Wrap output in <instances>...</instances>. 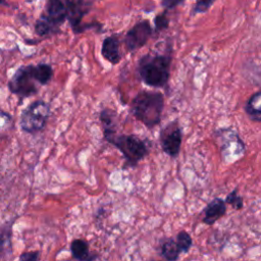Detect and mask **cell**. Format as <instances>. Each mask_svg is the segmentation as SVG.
Segmentation results:
<instances>
[{
    "label": "cell",
    "mask_w": 261,
    "mask_h": 261,
    "mask_svg": "<svg viewBox=\"0 0 261 261\" xmlns=\"http://www.w3.org/2000/svg\"><path fill=\"white\" fill-rule=\"evenodd\" d=\"M91 7V0H49L43 15L56 28L67 19L73 32L79 34L82 33L81 21Z\"/></svg>",
    "instance_id": "6da1fadb"
},
{
    "label": "cell",
    "mask_w": 261,
    "mask_h": 261,
    "mask_svg": "<svg viewBox=\"0 0 261 261\" xmlns=\"http://www.w3.org/2000/svg\"><path fill=\"white\" fill-rule=\"evenodd\" d=\"M164 96L159 91H140L130 102V111L146 127L153 128L161 122Z\"/></svg>",
    "instance_id": "7a4b0ae2"
},
{
    "label": "cell",
    "mask_w": 261,
    "mask_h": 261,
    "mask_svg": "<svg viewBox=\"0 0 261 261\" xmlns=\"http://www.w3.org/2000/svg\"><path fill=\"white\" fill-rule=\"evenodd\" d=\"M171 56L169 54H151L142 56L138 63V72L142 82L152 88H163L170 76Z\"/></svg>",
    "instance_id": "3957f363"
},
{
    "label": "cell",
    "mask_w": 261,
    "mask_h": 261,
    "mask_svg": "<svg viewBox=\"0 0 261 261\" xmlns=\"http://www.w3.org/2000/svg\"><path fill=\"white\" fill-rule=\"evenodd\" d=\"M123 155L127 166L134 167L150 152L147 143L137 135H114L107 140Z\"/></svg>",
    "instance_id": "277c9868"
},
{
    "label": "cell",
    "mask_w": 261,
    "mask_h": 261,
    "mask_svg": "<svg viewBox=\"0 0 261 261\" xmlns=\"http://www.w3.org/2000/svg\"><path fill=\"white\" fill-rule=\"evenodd\" d=\"M50 115V105L43 101L37 100L31 103L21 112L19 125L25 133H38L44 129Z\"/></svg>",
    "instance_id": "5b68a950"
},
{
    "label": "cell",
    "mask_w": 261,
    "mask_h": 261,
    "mask_svg": "<svg viewBox=\"0 0 261 261\" xmlns=\"http://www.w3.org/2000/svg\"><path fill=\"white\" fill-rule=\"evenodd\" d=\"M37 84L39 83L34 76L33 64L23 65L16 69L8 82V89L19 98H27L38 93Z\"/></svg>",
    "instance_id": "8992f818"
},
{
    "label": "cell",
    "mask_w": 261,
    "mask_h": 261,
    "mask_svg": "<svg viewBox=\"0 0 261 261\" xmlns=\"http://www.w3.org/2000/svg\"><path fill=\"white\" fill-rule=\"evenodd\" d=\"M159 143L165 154L171 158L177 157L182 143V130L177 119L171 120L161 128Z\"/></svg>",
    "instance_id": "52a82bcc"
},
{
    "label": "cell",
    "mask_w": 261,
    "mask_h": 261,
    "mask_svg": "<svg viewBox=\"0 0 261 261\" xmlns=\"http://www.w3.org/2000/svg\"><path fill=\"white\" fill-rule=\"evenodd\" d=\"M153 34V28L149 20L144 19L137 22L127 31L124 37V45L128 52H134L147 44Z\"/></svg>",
    "instance_id": "ba28073f"
},
{
    "label": "cell",
    "mask_w": 261,
    "mask_h": 261,
    "mask_svg": "<svg viewBox=\"0 0 261 261\" xmlns=\"http://www.w3.org/2000/svg\"><path fill=\"white\" fill-rule=\"evenodd\" d=\"M228 141L226 140V138L222 135V137L220 139H222V144H221V154L222 156L224 157V159L226 161H233V158H232V152H231V149L233 151V154L234 156L237 157V159L242 156V154L244 153V150H245V146H244V143L243 141L241 140V138L239 137V135L233 132V130H228Z\"/></svg>",
    "instance_id": "9c48e42d"
},
{
    "label": "cell",
    "mask_w": 261,
    "mask_h": 261,
    "mask_svg": "<svg viewBox=\"0 0 261 261\" xmlns=\"http://www.w3.org/2000/svg\"><path fill=\"white\" fill-rule=\"evenodd\" d=\"M204 217L202 221L207 225L214 224L226 213V202L221 198H214L204 209Z\"/></svg>",
    "instance_id": "30bf717a"
},
{
    "label": "cell",
    "mask_w": 261,
    "mask_h": 261,
    "mask_svg": "<svg viewBox=\"0 0 261 261\" xmlns=\"http://www.w3.org/2000/svg\"><path fill=\"white\" fill-rule=\"evenodd\" d=\"M101 54L105 60L115 65L121 60L119 49V39L117 36H109L103 40L101 47Z\"/></svg>",
    "instance_id": "8fae6325"
},
{
    "label": "cell",
    "mask_w": 261,
    "mask_h": 261,
    "mask_svg": "<svg viewBox=\"0 0 261 261\" xmlns=\"http://www.w3.org/2000/svg\"><path fill=\"white\" fill-rule=\"evenodd\" d=\"M116 112L109 108H105L100 112V120L103 126L104 139L106 141L116 134Z\"/></svg>",
    "instance_id": "7c38bea8"
},
{
    "label": "cell",
    "mask_w": 261,
    "mask_h": 261,
    "mask_svg": "<svg viewBox=\"0 0 261 261\" xmlns=\"http://www.w3.org/2000/svg\"><path fill=\"white\" fill-rule=\"evenodd\" d=\"M245 111L252 121L261 122V91L249 97L245 104Z\"/></svg>",
    "instance_id": "4fadbf2b"
},
{
    "label": "cell",
    "mask_w": 261,
    "mask_h": 261,
    "mask_svg": "<svg viewBox=\"0 0 261 261\" xmlns=\"http://www.w3.org/2000/svg\"><path fill=\"white\" fill-rule=\"evenodd\" d=\"M11 254V224L6 223L0 231V259H10Z\"/></svg>",
    "instance_id": "5bb4252c"
},
{
    "label": "cell",
    "mask_w": 261,
    "mask_h": 261,
    "mask_svg": "<svg viewBox=\"0 0 261 261\" xmlns=\"http://www.w3.org/2000/svg\"><path fill=\"white\" fill-rule=\"evenodd\" d=\"M70 252L71 255L74 259L80 260V261H85V260H92L95 259L96 257L90 256V251H89V246L88 243L85 242L82 239H75L71 242L70 244Z\"/></svg>",
    "instance_id": "9a60e30c"
},
{
    "label": "cell",
    "mask_w": 261,
    "mask_h": 261,
    "mask_svg": "<svg viewBox=\"0 0 261 261\" xmlns=\"http://www.w3.org/2000/svg\"><path fill=\"white\" fill-rule=\"evenodd\" d=\"M180 251L173 238L166 239L160 247V256L167 261H175L179 258Z\"/></svg>",
    "instance_id": "2e32d148"
},
{
    "label": "cell",
    "mask_w": 261,
    "mask_h": 261,
    "mask_svg": "<svg viewBox=\"0 0 261 261\" xmlns=\"http://www.w3.org/2000/svg\"><path fill=\"white\" fill-rule=\"evenodd\" d=\"M33 72L36 81L39 85H47L53 75V69L51 65L47 63H40L38 65H33Z\"/></svg>",
    "instance_id": "e0dca14e"
},
{
    "label": "cell",
    "mask_w": 261,
    "mask_h": 261,
    "mask_svg": "<svg viewBox=\"0 0 261 261\" xmlns=\"http://www.w3.org/2000/svg\"><path fill=\"white\" fill-rule=\"evenodd\" d=\"M175 242L177 244V247H178L180 253H188L193 246L192 237L186 230H180L176 234Z\"/></svg>",
    "instance_id": "ac0fdd59"
},
{
    "label": "cell",
    "mask_w": 261,
    "mask_h": 261,
    "mask_svg": "<svg viewBox=\"0 0 261 261\" xmlns=\"http://www.w3.org/2000/svg\"><path fill=\"white\" fill-rule=\"evenodd\" d=\"M226 204H229L234 210H241L244 206V200L243 197L238 195V190H232L225 198L224 200Z\"/></svg>",
    "instance_id": "d6986e66"
},
{
    "label": "cell",
    "mask_w": 261,
    "mask_h": 261,
    "mask_svg": "<svg viewBox=\"0 0 261 261\" xmlns=\"http://www.w3.org/2000/svg\"><path fill=\"white\" fill-rule=\"evenodd\" d=\"M169 18L167 17L166 11L161 14H157L154 18V31L156 33H160L168 28Z\"/></svg>",
    "instance_id": "ffe728a7"
},
{
    "label": "cell",
    "mask_w": 261,
    "mask_h": 261,
    "mask_svg": "<svg viewBox=\"0 0 261 261\" xmlns=\"http://www.w3.org/2000/svg\"><path fill=\"white\" fill-rule=\"evenodd\" d=\"M214 2L215 0H196L192 8V14L207 12Z\"/></svg>",
    "instance_id": "44dd1931"
},
{
    "label": "cell",
    "mask_w": 261,
    "mask_h": 261,
    "mask_svg": "<svg viewBox=\"0 0 261 261\" xmlns=\"http://www.w3.org/2000/svg\"><path fill=\"white\" fill-rule=\"evenodd\" d=\"M19 260L22 261H37L39 259V252L35 251V252H25L22 253L19 258Z\"/></svg>",
    "instance_id": "7402d4cb"
},
{
    "label": "cell",
    "mask_w": 261,
    "mask_h": 261,
    "mask_svg": "<svg viewBox=\"0 0 261 261\" xmlns=\"http://www.w3.org/2000/svg\"><path fill=\"white\" fill-rule=\"evenodd\" d=\"M185 0H160L161 4L166 8V9H172L182 3Z\"/></svg>",
    "instance_id": "603a6c76"
},
{
    "label": "cell",
    "mask_w": 261,
    "mask_h": 261,
    "mask_svg": "<svg viewBox=\"0 0 261 261\" xmlns=\"http://www.w3.org/2000/svg\"><path fill=\"white\" fill-rule=\"evenodd\" d=\"M1 3H3V0H0V4H1Z\"/></svg>",
    "instance_id": "cb8c5ba5"
}]
</instances>
